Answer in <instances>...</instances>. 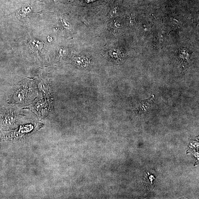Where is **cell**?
<instances>
[{"instance_id":"1","label":"cell","mask_w":199,"mask_h":199,"mask_svg":"<svg viewBox=\"0 0 199 199\" xmlns=\"http://www.w3.org/2000/svg\"><path fill=\"white\" fill-rule=\"evenodd\" d=\"M155 96L153 94L149 98L139 101L137 103L135 111L138 114L147 112L152 107L155 102Z\"/></svg>"},{"instance_id":"2","label":"cell","mask_w":199,"mask_h":199,"mask_svg":"<svg viewBox=\"0 0 199 199\" xmlns=\"http://www.w3.org/2000/svg\"><path fill=\"white\" fill-rule=\"evenodd\" d=\"M30 45L32 49L36 51L40 50L44 47L43 43L37 40H31Z\"/></svg>"},{"instance_id":"3","label":"cell","mask_w":199,"mask_h":199,"mask_svg":"<svg viewBox=\"0 0 199 199\" xmlns=\"http://www.w3.org/2000/svg\"><path fill=\"white\" fill-rule=\"evenodd\" d=\"M32 10V6H30L23 7L20 11L18 12L17 14L21 18H23L29 15L31 12Z\"/></svg>"},{"instance_id":"4","label":"cell","mask_w":199,"mask_h":199,"mask_svg":"<svg viewBox=\"0 0 199 199\" xmlns=\"http://www.w3.org/2000/svg\"><path fill=\"white\" fill-rule=\"evenodd\" d=\"M48 41L49 42H50L51 41H52V38L51 37L49 36L47 38Z\"/></svg>"},{"instance_id":"5","label":"cell","mask_w":199,"mask_h":199,"mask_svg":"<svg viewBox=\"0 0 199 199\" xmlns=\"http://www.w3.org/2000/svg\"><path fill=\"white\" fill-rule=\"evenodd\" d=\"M95 1V0H85L86 2H87V3H89V2H91L92 1Z\"/></svg>"}]
</instances>
